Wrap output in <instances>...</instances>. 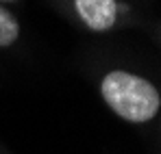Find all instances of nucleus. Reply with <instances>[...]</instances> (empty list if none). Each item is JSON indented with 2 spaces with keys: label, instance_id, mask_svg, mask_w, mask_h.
<instances>
[{
  "label": "nucleus",
  "instance_id": "20e7f679",
  "mask_svg": "<svg viewBox=\"0 0 161 154\" xmlns=\"http://www.w3.org/2000/svg\"><path fill=\"white\" fill-rule=\"evenodd\" d=\"M0 2H15V0H0Z\"/></svg>",
  "mask_w": 161,
  "mask_h": 154
},
{
  "label": "nucleus",
  "instance_id": "f257e3e1",
  "mask_svg": "<svg viewBox=\"0 0 161 154\" xmlns=\"http://www.w3.org/2000/svg\"><path fill=\"white\" fill-rule=\"evenodd\" d=\"M100 93L115 115L133 124L153 119L161 106V96L153 82L122 70L109 72L103 78Z\"/></svg>",
  "mask_w": 161,
  "mask_h": 154
},
{
  "label": "nucleus",
  "instance_id": "7ed1b4c3",
  "mask_svg": "<svg viewBox=\"0 0 161 154\" xmlns=\"http://www.w3.org/2000/svg\"><path fill=\"white\" fill-rule=\"evenodd\" d=\"M18 35H20V24L15 15L7 7H0V48L11 46L18 39Z\"/></svg>",
  "mask_w": 161,
  "mask_h": 154
},
{
  "label": "nucleus",
  "instance_id": "f03ea898",
  "mask_svg": "<svg viewBox=\"0 0 161 154\" xmlns=\"http://www.w3.org/2000/svg\"><path fill=\"white\" fill-rule=\"evenodd\" d=\"M79 18L92 30H109L118 20V4L115 0H74Z\"/></svg>",
  "mask_w": 161,
  "mask_h": 154
}]
</instances>
